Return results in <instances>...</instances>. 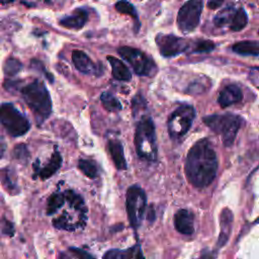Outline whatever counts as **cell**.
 <instances>
[{
	"mask_svg": "<svg viewBox=\"0 0 259 259\" xmlns=\"http://www.w3.org/2000/svg\"><path fill=\"white\" fill-rule=\"evenodd\" d=\"M218 171L217 154L207 139L197 141L188 151L185 160V174L188 181L197 188L209 185Z\"/></svg>",
	"mask_w": 259,
	"mask_h": 259,
	"instance_id": "1",
	"label": "cell"
},
{
	"mask_svg": "<svg viewBox=\"0 0 259 259\" xmlns=\"http://www.w3.org/2000/svg\"><path fill=\"white\" fill-rule=\"evenodd\" d=\"M21 94L27 106L34 113L38 123H41L50 116L52 101L50 93L41 81L34 80L27 84L21 89Z\"/></svg>",
	"mask_w": 259,
	"mask_h": 259,
	"instance_id": "2",
	"label": "cell"
},
{
	"mask_svg": "<svg viewBox=\"0 0 259 259\" xmlns=\"http://www.w3.org/2000/svg\"><path fill=\"white\" fill-rule=\"evenodd\" d=\"M135 146L140 158L154 161L157 158V143L154 122L150 117H143L136 128Z\"/></svg>",
	"mask_w": 259,
	"mask_h": 259,
	"instance_id": "3",
	"label": "cell"
},
{
	"mask_svg": "<svg viewBox=\"0 0 259 259\" xmlns=\"http://www.w3.org/2000/svg\"><path fill=\"white\" fill-rule=\"evenodd\" d=\"M203 122L214 133L220 134L226 147L232 146L241 126L242 118L232 113L211 114L203 117Z\"/></svg>",
	"mask_w": 259,
	"mask_h": 259,
	"instance_id": "4",
	"label": "cell"
},
{
	"mask_svg": "<svg viewBox=\"0 0 259 259\" xmlns=\"http://www.w3.org/2000/svg\"><path fill=\"white\" fill-rule=\"evenodd\" d=\"M0 119L2 125L12 137L23 136L30 128L28 119L11 103L1 105Z\"/></svg>",
	"mask_w": 259,
	"mask_h": 259,
	"instance_id": "5",
	"label": "cell"
},
{
	"mask_svg": "<svg viewBox=\"0 0 259 259\" xmlns=\"http://www.w3.org/2000/svg\"><path fill=\"white\" fill-rule=\"evenodd\" d=\"M126 213L131 226L137 229L143 220L147 206V196L145 191L138 185L128 187L126 191Z\"/></svg>",
	"mask_w": 259,
	"mask_h": 259,
	"instance_id": "6",
	"label": "cell"
},
{
	"mask_svg": "<svg viewBox=\"0 0 259 259\" xmlns=\"http://www.w3.org/2000/svg\"><path fill=\"white\" fill-rule=\"evenodd\" d=\"M195 117V109L191 105H181L169 116L168 132L171 138L178 139L184 136L190 128Z\"/></svg>",
	"mask_w": 259,
	"mask_h": 259,
	"instance_id": "7",
	"label": "cell"
},
{
	"mask_svg": "<svg viewBox=\"0 0 259 259\" xmlns=\"http://www.w3.org/2000/svg\"><path fill=\"white\" fill-rule=\"evenodd\" d=\"M202 0H189L178 11L177 24L182 32L188 33L194 30L200 19Z\"/></svg>",
	"mask_w": 259,
	"mask_h": 259,
	"instance_id": "8",
	"label": "cell"
},
{
	"mask_svg": "<svg viewBox=\"0 0 259 259\" xmlns=\"http://www.w3.org/2000/svg\"><path fill=\"white\" fill-rule=\"evenodd\" d=\"M118 54L131 64L137 75L148 76L154 72L155 63L142 51L131 47H120Z\"/></svg>",
	"mask_w": 259,
	"mask_h": 259,
	"instance_id": "9",
	"label": "cell"
},
{
	"mask_svg": "<svg viewBox=\"0 0 259 259\" xmlns=\"http://www.w3.org/2000/svg\"><path fill=\"white\" fill-rule=\"evenodd\" d=\"M157 45L160 54L164 57H174L185 52L188 48V44L184 38L172 34L159 35L157 37Z\"/></svg>",
	"mask_w": 259,
	"mask_h": 259,
	"instance_id": "10",
	"label": "cell"
},
{
	"mask_svg": "<svg viewBox=\"0 0 259 259\" xmlns=\"http://www.w3.org/2000/svg\"><path fill=\"white\" fill-rule=\"evenodd\" d=\"M193 214L185 208L179 209L174 215L175 229L183 235H191L194 232Z\"/></svg>",
	"mask_w": 259,
	"mask_h": 259,
	"instance_id": "11",
	"label": "cell"
},
{
	"mask_svg": "<svg viewBox=\"0 0 259 259\" xmlns=\"http://www.w3.org/2000/svg\"><path fill=\"white\" fill-rule=\"evenodd\" d=\"M243 98V93L237 85L231 84L226 86L219 94L218 102L222 107H228L232 104L240 102Z\"/></svg>",
	"mask_w": 259,
	"mask_h": 259,
	"instance_id": "12",
	"label": "cell"
},
{
	"mask_svg": "<svg viewBox=\"0 0 259 259\" xmlns=\"http://www.w3.org/2000/svg\"><path fill=\"white\" fill-rule=\"evenodd\" d=\"M102 259H145L140 245H134L127 249H112L107 251Z\"/></svg>",
	"mask_w": 259,
	"mask_h": 259,
	"instance_id": "13",
	"label": "cell"
},
{
	"mask_svg": "<svg viewBox=\"0 0 259 259\" xmlns=\"http://www.w3.org/2000/svg\"><path fill=\"white\" fill-rule=\"evenodd\" d=\"M72 61L78 71L84 74H97L96 65L82 51H74L72 53Z\"/></svg>",
	"mask_w": 259,
	"mask_h": 259,
	"instance_id": "14",
	"label": "cell"
},
{
	"mask_svg": "<svg viewBox=\"0 0 259 259\" xmlns=\"http://www.w3.org/2000/svg\"><path fill=\"white\" fill-rule=\"evenodd\" d=\"M88 19V13L82 8H77L72 15L66 16L60 20V24L66 28L80 29Z\"/></svg>",
	"mask_w": 259,
	"mask_h": 259,
	"instance_id": "15",
	"label": "cell"
},
{
	"mask_svg": "<svg viewBox=\"0 0 259 259\" xmlns=\"http://www.w3.org/2000/svg\"><path fill=\"white\" fill-rule=\"evenodd\" d=\"M232 222H233V213L229 208L223 209L220 217V224H221V233L218 240V247H223L229 240L231 229H232Z\"/></svg>",
	"mask_w": 259,
	"mask_h": 259,
	"instance_id": "16",
	"label": "cell"
},
{
	"mask_svg": "<svg viewBox=\"0 0 259 259\" xmlns=\"http://www.w3.org/2000/svg\"><path fill=\"white\" fill-rule=\"evenodd\" d=\"M108 150L111 155L115 167L119 170L126 168V161L123 154V148L118 140H110L108 142Z\"/></svg>",
	"mask_w": 259,
	"mask_h": 259,
	"instance_id": "17",
	"label": "cell"
},
{
	"mask_svg": "<svg viewBox=\"0 0 259 259\" xmlns=\"http://www.w3.org/2000/svg\"><path fill=\"white\" fill-rule=\"evenodd\" d=\"M107 60L111 66L112 76L114 79L119 81H128L132 79V73L120 60L111 56H107Z\"/></svg>",
	"mask_w": 259,
	"mask_h": 259,
	"instance_id": "18",
	"label": "cell"
},
{
	"mask_svg": "<svg viewBox=\"0 0 259 259\" xmlns=\"http://www.w3.org/2000/svg\"><path fill=\"white\" fill-rule=\"evenodd\" d=\"M61 165H62V156L58 151H55L51 156L49 163L38 171V175L40 179L45 180L53 176L59 170Z\"/></svg>",
	"mask_w": 259,
	"mask_h": 259,
	"instance_id": "19",
	"label": "cell"
},
{
	"mask_svg": "<svg viewBox=\"0 0 259 259\" xmlns=\"http://www.w3.org/2000/svg\"><path fill=\"white\" fill-rule=\"evenodd\" d=\"M233 52L242 56H258L259 42L255 40H243L235 44L232 47Z\"/></svg>",
	"mask_w": 259,
	"mask_h": 259,
	"instance_id": "20",
	"label": "cell"
},
{
	"mask_svg": "<svg viewBox=\"0 0 259 259\" xmlns=\"http://www.w3.org/2000/svg\"><path fill=\"white\" fill-rule=\"evenodd\" d=\"M64 195H65V198L66 200L70 203V205L72 207H74L76 210H79L81 212H85L87 210L86 206H85V203H84V200L83 198L78 195L74 190H71V189H68L64 192Z\"/></svg>",
	"mask_w": 259,
	"mask_h": 259,
	"instance_id": "21",
	"label": "cell"
},
{
	"mask_svg": "<svg viewBox=\"0 0 259 259\" xmlns=\"http://www.w3.org/2000/svg\"><path fill=\"white\" fill-rule=\"evenodd\" d=\"M247 22H248V17H247L246 11L243 8H239L235 12L233 19L231 21V25H230L231 30L240 31L247 25Z\"/></svg>",
	"mask_w": 259,
	"mask_h": 259,
	"instance_id": "22",
	"label": "cell"
},
{
	"mask_svg": "<svg viewBox=\"0 0 259 259\" xmlns=\"http://www.w3.org/2000/svg\"><path fill=\"white\" fill-rule=\"evenodd\" d=\"M100 99L103 107L108 111H119L121 109L120 102L109 92H103Z\"/></svg>",
	"mask_w": 259,
	"mask_h": 259,
	"instance_id": "23",
	"label": "cell"
},
{
	"mask_svg": "<svg viewBox=\"0 0 259 259\" xmlns=\"http://www.w3.org/2000/svg\"><path fill=\"white\" fill-rule=\"evenodd\" d=\"M65 195L64 193H54L52 194L48 199V205H47V213L53 214L55 213L63 204L65 203Z\"/></svg>",
	"mask_w": 259,
	"mask_h": 259,
	"instance_id": "24",
	"label": "cell"
},
{
	"mask_svg": "<svg viewBox=\"0 0 259 259\" xmlns=\"http://www.w3.org/2000/svg\"><path fill=\"white\" fill-rule=\"evenodd\" d=\"M78 168L80 171H82L87 177L93 179L97 176V167L95 163H93L90 160L80 159L78 162Z\"/></svg>",
	"mask_w": 259,
	"mask_h": 259,
	"instance_id": "25",
	"label": "cell"
},
{
	"mask_svg": "<svg viewBox=\"0 0 259 259\" xmlns=\"http://www.w3.org/2000/svg\"><path fill=\"white\" fill-rule=\"evenodd\" d=\"M115 8L118 12L122 13V14H127L132 17H134L135 19L138 18V13L135 9V7L133 6V4H131L130 2H127L126 0H119L115 3Z\"/></svg>",
	"mask_w": 259,
	"mask_h": 259,
	"instance_id": "26",
	"label": "cell"
},
{
	"mask_svg": "<svg viewBox=\"0 0 259 259\" xmlns=\"http://www.w3.org/2000/svg\"><path fill=\"white\" fill-rule=\"evenodd\" d=\"M235 12L236 11H234L232 8H227V9H225V10H223V11H221L215 17H214V24L217 25V26H222V25H224V24H226L227 22H231L232 21V19H233V16H234V14H235Z\"/></svg>",
	"mask_w": 259,
	"mask_h": 259,
	"instance_id": "27",
	"label": "cell"
},
{
	"mask_svg": "<svg viewBox=\"0 0 259 259\" xmlns=\"http://www.w3.org/2000/svg\"><path fill=\"white\" fill-rule=\"evenodd\" d=\"M21 68H22V64L17 59H14V58L7 59V61L5 62V65H4L5 73L10 76L17 74Z\"/></svg>",
	"mask_w": 259,
	"mask_h": 259,
	"instance_id": "28",
	"label": "cell"
},
{
	"mask_svg": "<svg viewBox=\"0 0 259 259\" xmlns=\"http://www.w3.org/2000/svg\"><path fill=\"white\" fill-rule=\"evenodd\" d=\"M213 49H214V44L211 40L199 39L195 44V48L193 51L195 53H207V52L212 51Z\"/></svg>",
	"mask_w": 259,
	"mask_h": 259,
	"instance_id": "29",
	"label": "cell"
},
{
	"mask_svg": "<svg viewBox=\"0 0 259 259\" xmlns=\"http://www.w3.org/2000/svg\"><path fill=\"white\" fill-rule=\"evenodd\" d=\"M70 252L77 258V259H95L91 254L86 252L83 249H79L76 247H70Z\"/></svg>",
	"mask_w": 259,
	"mask_h": 259,
	"instance_id": "30",
	"label": "cell"
},
{
	"mask_svg": "<svg viewBox=\"0 0 259 259\" xmlns=\"http://www.w3.org/2000/svg\"><path fill=\"white\" fill-rule=\"evenodd\" d=\"M13 155L16 159H22V158H26L27 155V151H26V147L24 145H18L17 147L14 148L13 151Z\"/></svg>",
	"mask_w": 259,
	"mask_h": 259,
	"instance_id": "31",
	"label": "cell"
},
{
	"mask_svg": "<svg viewBox=\"0 0 259 259\" xmlns=\"http://www.w3.org/2000/svg\"><path fill=\"white\" fill-rule=\"evenodd\" d=\"M2 232L3 234H6L8 236H12L13 233H14V227L13 225L8 222V221H4L3 223V228H2Z\"/></svg>",
	"mask_w": 259,
	"mask_h": 259,
	"instance_id": "32",
	"label": "cell"
},
{
	"mask_svg": "<svg viewBox=\"0 0 259 259\" xmlns=\"http://www.w3.org/2000/svg\"><path fill=\"white\" fill-rule=\"evenodd\" d=\"M224 1L225 0H209L207 2V7L210 9H217L224 3Z\"/></svg>",
	"mask_w": 259,
	"mask_h": 259,
	"instance_id": "33",
	"label": "cell"
},
{
	"mask_svg": "<svg viewBox=\"0 0 259 259\" xmlns=\"http://www.w3.org/2000/svg\"><path fill=\"white\" fill-rule=\"evenodd\" d=\"M199 259H215V253L211 252V251H207L204 250L201 254V256L199 257Z\"/></svg>",
	"mask_w": 259,
	"mask_h": 259,
	"instance_id": "34",
	"label": "cell"
},
{
	"mask_svg": "<svg viewBox=\"0 0 259 259\" xmlns=\"http://www.w3.org/2000/svg\"><path fill=\"white\" fill-rule=\"evenodd\" d=\"M58 259H71L68 255H66V254H64V253H61L60 255H59V257H58Z\"/></svg>",
	"mask_w": 259,
	"mask_h": 259,
	"instance_id": "35",
	"label": "cell"
},
{
	"mask_svg": "<svg viewBox=\"0 0 259 259\" xmlns=\"http://www.w3.org/2000/svg\"><path fill=\"white\" fill-rule=\"evenodd\" d=\"M13 0H1V2L3 3V4H6V3H9V2H12Z\"/></svg>",
	"mask_w": 259,
	"mask_h": 259,
	"instance_id": "36",
	"label": "cell"
},
{
	"mask_svg": "<svg viewBox=\"0 0 259 259\" xmlns=\"http://www.w3.org/2000/svg\"><path fill=\"white\" fill-rule=\"evenodd\" d=\"M255 223H256V224H257V223H259V219H258V220H257Z\"/></svg>",
	"mask_w": 259,
	"mask_h": 259,
	"instance_id": "37",
	"label": "cell"
}]
</instances>
